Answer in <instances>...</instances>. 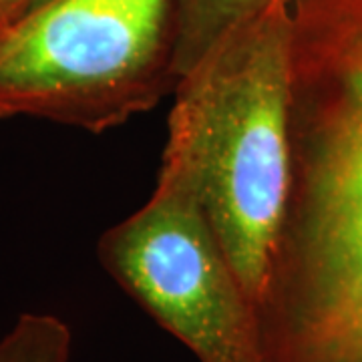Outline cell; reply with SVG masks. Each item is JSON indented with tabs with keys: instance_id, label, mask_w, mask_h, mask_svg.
Segmentation results:
<instances>
[{
	"instance_id": "obj_2",
	"label": "cell",
	"mask_w": 362,
	"mask_h": 362,
	"mask_svg": "<svg viewBox=\"0 0 362 362\" xmlns=\"http://www.w3.org/2000/svg\"><path fill=\"white\" fill-rule=\"evenodd\" d=\"M290 49L288 2L272 0L175 87L194 107L207 216L254 308L290 187Z\"/></svg>"
},
{
	"instance_id": "obj_6",
	"label": "cell",
	"mask_w": 362,
	"mask_h": 362,
	"mask_svg": "<svg viewBox=\"0 0 362 362\" xmlns=\"http://www.w3.org/2000/svg\"><path fill=\"white\" fill-rule=\"evenodd\" d=\"M73 334L52 314H23L0 338V362H69Z\"/></svg>"
},
{
	"instance_id": "obj_4",
	"label": "cell",
	"mask_w": 362,
	"mask_h": 362,
	"mask_svg": "<svg viewBox=\"0 0 362 362\" xmlns=\"http://www.w3.org/2000/svg\"><path fill=\"white\" fill-rule=\"evenodd\" d=\"M99 258L199 362H262L256 308L207 216L195 113L181 93L156 192L101 235Z\"/></svg>"
},
{
	"instance_id": "obj_3",
	"label": "cell",
	"mask_w": 362,
	"mask_h": 362,
	"mask_svg": "<svg viewBox=\"0 0 362 362\" xmlns=\"http://www.w3.org/2000/svg\"><path fill=\"white\" fill-rule=\"evenodd\" d=\"M173 0H42L0 28V117L103 133L175 90Z\"/></svg>"
},
{
	"instance_id": "obj_1",
	"label": "cell",
	"mask_w": 362,
	"mask_h": 362,
	"mask_svg": "<svg viewBox=\"0 0 362 362\" xmlns=\"http://www.w3.org/2000/svg\"><path fill=\"white\" fill-rule=\"evenodd\" d=\"M290 187L262 362H362V0H286Z\"/></svg>"
},
{
	"instance_id": "obj_7",
	"label": "cell",
	"mask_w": 362,
	"mask_h": 362,
	"mask_svg": "<svg viewBox=\"0 0 362 362\" xmlns=\"http://www.w3.org/2000/svg\"><path fill=\"white\" fill-rule=\"evenodd\" d=\"M33 0H0V28L14 23L30 8Z\"/></svg>"
},
{
	"instance_id": "obj_5",
	"label": "cell",
	"mask_w": 362,
	"mask_h": 362,
	"mask_svg": "<svg viewBox=\"0 0 362 362\" xmlns=\"http://www.w3.org/2000/svg\"><path fill=\"white\" fill-rule=\"evenodd\" d=\"M272 0H173L177 83L230 30L262 13Z\"/></svg>"
},
{
	"instance_id": "obj_8",
	"label": "cell",
	"mask_w": 362,
	"mask_h": 362,
	"mask_svg": "<svg viewBox=\"0 0 362 362\" xmlns=\"http://www.w3.org/2000/svg\"><path fill=\"white\" fill-rule=\"evenodd\" d=\"M39 2H42V0H33V4H30V8H33V6H37ZM30 8H28V11H30Z\"/></svg>"
}]
</instances>
